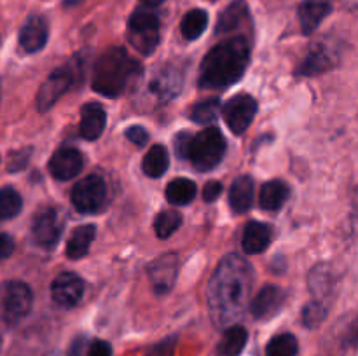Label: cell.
Returning <instances> with one entry per match:
<instances>
[{"label":"cell","instance_id":"obj_1","mask_svg":"<svg viewBox=\"0 0 358 356\" xmlns=\"http://www.w3.org/2000/svg\"><path fill=\"white\" fill-rule=\"evenodd\" d=\"M254 285V269L236 253L219 262L208 283V311L219 328L233 327L245 314Z\"/></svg>","mask_w":358,"mask_h":356},{"label":"cell","instance_id":"obj_2","mask_svg":"<svg viewBox=\"0 0 358 356\" xmlns=\"http://www.w3.org/2000/svg\"><path fill=\"white\" fill-rule=\"evenodd\" d=\"M250 44L245 37H231L213 45L199 66V86L203 89H224L233 86L247 70Z\"/></svg>","mask_w":358,"mask_h":356},{"label":"cell","instance_id":"obj_3","mask_svg":"<svg viewBox=\"0 0 358 356\" xmlns=\"http://www.w3.org/2000/svg\"><path fill=\"white\" fill-rule=\"evenodd\" d=\"M140 73L142 68L135 58L122 47H112L96 59L91 86L103 96L117 98L140 79Z\"/></svg>","mask_w":358,"mask_h":356},{"label":"cell","instance_id":"obj_4","mask_svg":"<svg viewBox=\"0 0 358 356\" xmlns=\"http://www.w3.org/2000/svg\"><path fill=\"white\" fill-rule=\"evenodd\" d=\"M175 149L180 159H187L198 171H210L226 154V138L217 128H206L196 135L180 133L175 140Z\"/></svg>","mask_w":358,"mask_h":356},{"label":"cell","instance_id":"obj_5","mask_svg":"<svg viewBox=\"0 0 358 356\" xmlns=\"http://www.w3.org/2000/svg\"><path fill=\"white\" fill-rule=\"evenodd\" d=\"M129 44L142 54L149 56L159 44V17L150 7L136 9L128 23Z\"/></svg>","mask_w":358,"mask_h":356},{"label":"cell","instance_id":"obj_6","mask_svg":"<svg viewBox=\"0 0 358 356\" xmlns=\"http://www.w3.org/2000/svg\"><path fill=\"white\" fill-rule=\"evenodd\" d=\"M79 79V66L69 63L65 66H59L58 70L51 73L42 84L37 94V108L41 112H48L66 91L72 87V84Z\"/></svg>","mask_w":358,"mask_h":356},{"label":"cell","instance_id":"obj_7","mask_svg":"<svg viewBox=\"0 0 358 356\" xmlns=\"http://www.w3.org/2000/svg\"><path fill=\"white\" fill-rule=\"evenodd\" d=\"M72 205L79 213H96L100 212L101 206L107 199V185L105 180L98 175H90L77 181L72 188Z\"/></svg>","mask_w":358,"mask_h":356},{"label":"cell","instance_id":"obj_8","mask_svg":"<svg viewBox=\"0 0 358 356\" xmlns=\"http://www.w3.org/2000/svg\"><path fill=\"white\" fill-rule=\"evenodd\" d=\"M34 293L30 286L21 281H9L3 285L2 313L7 325H16L30 313Z\"/></svg>","mask_w":358,"mask_h":356},{"label":"cell","instance_id":"obj_9","mask_svg":"<svg viewBox=\"0 0 358 356\" xmlns=\"http://www.w3.org/2000/svg\"><path fill=\"white\" fill-rule=\"evenodd\" d=\"M182 84L184 80H182L180 70L175 66H161L150 75L147 82V94L154 101V105L168 103L180 93Z\"/></svg>","mask_w":358,"mask_h":356},{"label":"cell","instance_id":"obj_10","mask_svg":"<svg viewBox=\"0 0 358 356\" xmlns=\"http://www.w3.org/2000/svg\"><path fill=\"white\" fill-rule=\"evenodd\" d=\"M222 114L231 131L234 135H241V133L247 131L248 126L254 121L255 114H257V101L247 93L236 94L224 103Z\"/></svg>","mask_w":358,"mask_h":356},{"label":"cell","instance_id":"obj_11","mask_svg":"<svg viewBox=\"0 0 358 356\" xmlns=\"http://www.w3.org/2000/svg\"><path fill=\"white\" fill-rule=\"evenodd\" d=\"M63 232V220L55 208H44L34 216L31 236L42 248H52L59 241Z\"/></svg>","mask_w":358,"mask_h":356},{"label":"cell","instance_id":"obj_12","mask_svg":"<svg viewBox=\"0 0 358 356\" xmlns=\"http://www.w3.org/2000/svg\"><path fill=\"white\" fill-rule=\"evenodd\" d=\"M178 258L175 253H166L157 257L149 265V279L156 293H168L177 281Z\"/></svg>","mask_w":358,"mask_h":356},{"label":"cell","instance_id":"obj_13","mask_svg":"<svg viewBox=\"0 0 358 356\" xmlns=\"http://www.w3.org/2000/svg\"><path fill=\"white\" fill-rule=\"evenodd\" d=\"M84 295V281L73 272H62L51 285V297L58 306L73 307Z\"/></svg>","mask_w":358,"mask_h":356},{"label":"cell","instance_id":"obj_14","mask_svg":"<svg viewBox=\"0 0 358 356\" xmlns=\"http://www.w3.org/2000/svg\"><path fill=\"white\" fill-rule=\"evenodd\" d=\"M49 173L56 180H70L77 177L84 168V157L77 149H59L58 152L52 154L49 159Z\"/></svg>","mask_w":358,"mask_h":356},{"label":"cell","instance_id":"obj_15","mask_svg":"<svg viewBox=\"0 0 358 356\" xmlns=\"http://www.w3.org/2000/svg\"><path fill=\"white\" fill-rule=\"evenodd\" d=\"M287 295L280 286L268 285L254 297L250 304L252 314L255 320H271L285 302Z\"/></svg>","mask_w":358,"mask_h":356},{"label":"cell","instance_id":"obj_16","mask_svg":"<svg viewBox=\"0 0 358 356\" xmlns=\"http://www.w3.org/2000/svg\"><path fill=\"white\" fill-rule=\"evenodd\" d=\"M49 37L48 23L42 16H31L28 17L27 23L23 24L20 31V47L24 52L31 54V52L41 51L45 45Z\"/></svg>","mask_w":358,"mask_h":356},{"label":"cell","instance_id":"obj_17","mask_svg":"<svg viewBox=\"0 0 358 356\" xmlns=\"http://www.w3.org/2000/svg\"><path fill=\"white\" fill-rule=\"evenodd\" d=\"M336 63H338V59H336V54L332 49H329L324 44H315L306 54L304 61L301 63L297 73L306 77L320 75V73L327 72L332 66H336Z\"/></svg>","mask_w":358,"mask_h":356},{"label":"cell","instance_id":"obj_18","mask_svg":"<svg viewBox=\"0 0 358 356\" xmlns=\"http://www.w3.org/2000/svg\"><path fill=\"white\" fill-rule=\"evenodd\" d=\"M105 124H107V114H105L103 107L100 103L90 101L80 110V124L79 131L84 140H98L103 133Z\"/></svg>","mask_w":358,"mask_h":356},{"label":"cell","instance_id":"obj_19","mask_svg":"<svg viewBox=\"0 0 358 356\" xmlns=\"http://www.w3.org/2000/svg\"><path fill=\"white\" fill-rule=\"evenodd\" d=\"M331 10V0H303V3L299 6V21L303 34H313Z\"/></svg>","mask_w":358,"mask_h":356},{"label":"cell","instance_id":"obj_20","mask_svg":"<svg viewBox=\"0 0 358 356\" xmlns=\"http://www.w3.org/2000/svg\"><path fill=\"white\" fill-rule=\"evenodd\" d=\"M336 279L334 272L327 264H318L310 272V290L315 300L329 304V300L334 297Z\"/></svg>","mask_w":358,"mask_h":356},{"label":"cell","instance_id":"obj_21","mask_svg":"<svg viewBox=\"0 0 358 356\" xmlns=\"http://www.w3.org/2000/svg\"><path fill=\"white\" fill-rule=\"evenodd\" d=\"M271 236L273 230L268 223L250 222L245 227L241 246H243V250L250 255L262 253V251L269 246V243H271Z\"/></svg>","mask_w":358,"mask_h":356},{"label":"cell","instance_id":"obj_22","mask_svg":"<svg viewBox=\"0 0 358 356\" xmlns=\"http://www.w3.org/2000/svg\"><path fill=\"white\" fill-rule=\"evenodd\" d=\"M254 201V180L250 177H240L229 188V205L233 212L245 213Z\"/></svg>","mask_w":358,"mask_h":356},{"label":"cell","instance_id":"obj_23","mask_svg":"<svg viewBox=\"0 0 358 356\" xmlns=\"http://www.w3.org/2000/svg\"><path fill=\"white\" fill-rule=\"evenodd\" d=\"M290 198V187L283 180H271L262 187L261 191V206L268 212H276L282 208Z\"/></svg>","mask_w":358,"mask_h":356},{"label":"cell","instance_id":"obj_24","mask_svg":"<svg viewBox=\"0 0 358 356\" xmlns=\"http://www.w3.org/2000/svg\"><path fill=\"white\" fill-rule=\"evenodd\" d=\"M248 334L245 327L241 325H233L224 332L222 339H220L219 346H217V355L219 356H238L243 351L245 344H247Z\"/></svg>","mask_w":358,"mask_h":356},{"label":"cell","instance_id":"obj_25","mask_svg":"<svg viewBox=\"0 0 358 356\" xmlns=\"http://www.w3.org/2000/svg\"><path fill=\"white\" fill-rule=\"evenodd\" d=\"M94 234H96L94 225H79L77 229H73L72 236H70L69 243H66V257L73 258V260L84 257L90 251Z\"/></svg>","mask_w":358,"mask_h":356},{"label":"cell","instance_id":"obj_26","mask_svg":"<svg viewBox=\"0 0 358 356\" xmlns=\"http://www.w3.org/2000/svg\"><path fill=\"white\" fill-rule=\"evenodd\" d=\"M248 17L247 3L243 0L233 2L222 14H220L219 21H217V34H227L231 30H236L241 27L245 20Z\"/></svg>","mask_w":358,"mask_h":356},{"label":"cell","instance_id":"obj_27","mask_svg":"<svg viewBox=\"0 0 358 356\" xmlns=\"http://www.w3.org/2000/svg\"><path fill=\"white\" fill-rule=\"evenodd\" d=\"M143 173L150 178H159L166 173L170 166V157L168 150L163 145H154L143 157Z\"/></svg>","mask_w":358,"mask_h":356},{"label":"cell","instance_id":"obj_28","mask_svg":"<svg viewBox=\"0 0 358 356\" xmlns=\"http://www.w3.org/2000/svg\"><path fill=\"white\" fill-rule=\"evenodd\" d=\"M166 201L171 205H189L196 195V184L189 178H175L166 185Z\"/></svg>","mask_w":358,"mask_h":356},{"label":"cell","instance_id":"obj_29","mask_svg":"<svg viewBox=\"0 0 358 356\" xmlns=\"http://www.w3.org/2000/svg\"><path fill=\"white\" fill-rule=\"evenodd\" d=\"M206 27H208V14L203 9H192L182 20L180 31L187 40H194V38L201 37Z\"/></svg>","mask_w":358,"mask_h":356},{"label":"cell","instance_id":"obj_30","mask_svg":"<svg viewBox=\"0 0 358 356\" xmlns=\"http://www.w3.org/2000/svg\"><path fill=\"white\" fill-rule=\"evenodd\" d=\"M297 349V339L292 334H280L268 342L266 356H296Z\"/></svg>","mask_w":358,"mask_h":356},{"label":"cell","instance_id":"obj_31","mask_svg":"<svg viewBox=\"0 0 358 356\" xmlns=\"http://www.w3.org/2000/svg\"><path fill=\"white\" fill-rule=\"evenodd\" d=\"M220 108H222V105H220L219 98H208V100L196 103L189 112V115H191L192 121L199 122V124H210L217 119Z\"/></svg>","mask_w":358,"mask_h":356},{"label":"cell","instance_id":"obj_32","mask_svg":"<svg viewBox=\"0 0 358 356\" xmlns=\"http://www.w3.org/2000/svg\"><path fill=\"white\" fill-rule=\"evenodd\" d=\"M23 199L13 187H2L0 191V220H10L21 212Z\"/></svg>","mask_w":358,"mask_h":356},{"label":"cell","instance_id":"obj_33","mask_svg":"<svg viewBox=\"0 0 358 356\" xmlns=\"http://www.w3.org/2000/svg\"><path fill=\"white\" fill-rule=\"evenodd\" d=\"M182 223V215L175 209H164L159 215L156 216V223H154V229H156L157 237L161 239H166L170 237L175 230L180 227Z\"/></svg>","mask_w":358,"mask_h":356},{"label":"cell","instance_id":"obj_34","mask_svg":"<svg viewBox=\"0 0 358 356\" xmlns=\"http://www.w3.org/2000/svg\"><path fill=\"white\" fill-rule=\"evenodd\" d=\"M327 313H329V304L313 299L310 304H306L303 309L304 327L317 328L318 325L324 323V320L327 318Z\"/></svg>","mask_w":358,"mask_h":356},{"label":"cell","instance_id":"obj_35","mask_svg":"<svg viewBox=\"0 0 358 356\" xmlns=\"http://www.w3.org/2000/svg\"><path fill=\"white\" fill-rule=\"evenodd\" d=\"M31 156L30 149H21L14 150V152L9 154V159H7V171H21L28 164V159Z\"/></svg>","mask_w":358,"mask_h":356},{"label":"cell","instance_id":"obj_36","mask_svg":"<svg viewBox=\"0 0 358 356\" xmlns=\"http://www.w3.org/2000/svg\"><path fill=\"white\" fill-rule=\"evenodd\" d=\"M177 348V337H166L164 341L157 342L145 356H173Z\"/></svg>","mask_w":358,"mask_h":356},{"label":"cell","instance_id":"obj_37","mask_svg":"<svg viewBox=\"0 0 358 356\" xmlns=\"http://www.w3.org/2000/svg\"><path fill=\"white\" fill-rule=\"evenodd\" d=\"M126 138L131 143H135L136 147H143L149 140V133L142 126H131V128L126 129Z\"/></svg>","mask_w":358,"mask_h":356},{"label":"cell","instance_id":"obj_38","mask_svg":"<svg viewBox=\"0 0 358 356\" xmlns=\"http://www.w3.org/2000/svg\"><path fill=\"white\" fill-rule=\"evenodd\" d=\"M86 356H112V349L108 342L105 341H93L87 348Z\"/></svg>","mask_w":358,"mask_h":356},{"label":"cell","instance_id":"obj_39","mask_svg":"<svg viewBox=\"0 0 358 356\" xmlns=\"http://www.w3.org/2000/svg\"><path fill=\"white\" fill-rule=\"evenodd\" d=\"M14 251V239L7 232L0 234V257L9 258Z\"/></svg>","mask_w":358,"mask_h":356},{"label":"cell","instance_id":"obj_40","mask_svg":"<svg viewBox=\"0 0 358 356\" xmlns=\"http://www.w3.org/2000/svg\"><path fill=\"white\" fill-rule=\"evenodd\" d=\"M220 192H222V185L219 181H210V184L205 185L203 198H205V201H215L220 195Z\"/></svg>","mask_w":358,"mask_h":356},{"label":"cell","instance_id":"obj_41","mask_svg":"<svg viewBox=\"0 0 358 356\" xmlns=\"http://www.w3.org/2000/svg\"><path fill=\"white\" fill-rule=\"evenodd\" d=\"M348 341L350 342H358V318L355 320V323H353L352 327H350Z\"/></svg>","mask_w":358,"mask_h":356},{"label":"cell","instance_id":"obj_42","mask_svg":"<svg viewBox=\"0 0 358 356\" xmlns=\"http://www.w3.org/2000/svg\"><path fill=\"white\" fill-rule=\"evenodd\" d=\"M84 349V341L83 339H79V341L73 342L72 349H70V356H80V351Z\"/></svg>","mask_w":358,"mask_h":356},{"label":"cell","instance_id":"obj_43","mask_svg":"<svg viewBox=\"0 0 358 356\" xmlns=\"http://www.w3.org/2000/svg\"><path fill=\"white\" fill-rule=\"evenodd\" d=\"M140 2H142L145 7H150V9H152V7L161 6V3H163L164 0H140Z\"/></svg>","mask_w":358,"mask_h":356},{"label":"cell","instance_id":"obj_44","mask_svg":"<svg viewBox=\"0 0 358 356\" xmlns=\"http://www.w3.org/2000/svg\"><path fill=\"white\" fill-rule=\"evenodd\" d=\"M79 0H65V6H76Z\"/></svg>","mask_w":358,"mask_h":356}]
</instances>
